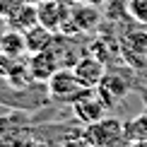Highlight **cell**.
I'll return each instance as SVG.
<instances>
[{"mask_svg":"<svg viewBox=\"0 0 147 147\" xmlns=\"http://www.w3.org/2000/svg\"><path fill=\"white\" fill-rule=\"evenodd\" d=\"M34 133L29 118L20 111L0 116V147H32Z\"/></svg>","mask_w":147,"mask_h":147,"instance_id":"1","label":"cell"},{"mask_svg":"<svg viewBox=\"0 0 147 147\" xmlns=\"http://www.w3.org/2000/svg\"><path fill=\"white\" fill-rule=\"evenodd\" d=\"M84 138L92 147H128L125 125L116 118H101L99 123H92L84 130Z\"/></svg>","mask_w":147,"mask_h":147,"instance_id":"2","label":"cell"},{"mask_svg":"<svg viewBox=\"0 0 147 147\" xmlns=\"http://www.w3.org/2000/svg\"><path fill=\"white\" fill-rule=\"evenodd\" d=\"M72 109V116H75V121L84 125H92V123H99L101 118H106V101L101 99V94L96 92V87H84L80 92V96L75 101L70 104Z\"/></svg>","mask_w":147,"mask_h":147,"instance_id":"3","label":"cell"},{"mask_svg":"<svg viewBox=\"0 0 147 147\" xmlns=\"http://www.w3.org/2000/svg\"><path fill=\"white\" fill-rule=\"evenodd\" d=\"M82 89H84V84L80 82L75 70H70V68L56 70L51 75V80L46 82V92L51 96V101H56V104H72Z\"/></svg>","mask_w":147,"mask_h":147,"instance_id":"4","label":"cell"},{"mask_svg":"<svg viewBox=\"0 0 147 147\" xmlns=\"http://www.w3.org/2000/svg\"><path fill=\"white\" fill-rule=\"evenodd\" d=\"M27 68H29V77H32L34 82H48L53 72L63 68V60H60V56L53 51L51 46H48L46 51L29 56Z\"/></svg>","mask_w":147,"mask_h":147,"instance_id":"5","label":"cell"},{"mask_svg":"<svg viewBox=\"0 0 147 147\" xmlns=\"http://www.w3.org/2000/svg\"><path fill=\"white\" fill-rule=\"evenodd\" d=\"M39 12V24L46 29H51L53 34H58L63 29L65 20L70 17V5L60 3V0H44L41 5H36Z\"/></svg>","mask_w":147,"mask_h":147,"instance_id":"6","label":"cell"},{"mask_svg":"<svg viewBox=\"0 0 147 147\" xmlns=\"http://www.w3.org/2000/svg\"><path fill=\"white\" fill-rule=\"evenodd\" d=\"M96 92L101 94V99L106 101V106L111 109L116 104H121L128 96V92H130V82L118 75V72H106V75L101 77V82L96 84Z\"/></svg>","mask_w":147,"mask_h":147,"instance_id":"7","label":"cell"},{"mask_svg":"<svg viewBox=\"0 0 147 147\" xmlns=\"http://www.w3.org/2000/svg\"><path fill=\"white\" fill-rule=\"evenodd\" d=\"M75 75L80 77V82L84 87H96L101 82V77L106 75V65H104L101 58L96 56H84V58H77V63L72 65Z\"/></svg>","mask_w":147,"mask_h":147,"instance_id":"8","label":"cell"},{"mask_svg":"<svg viewBox=\"0 0 147 147\" xmlns=\"http://www.w3.org/2000/svg\"><path fill=\"white\" fill-rule=\"evenodd\" d=\"M53 39H56V34H53L51 29L41 27V24H34L32 29H27V32H24V44H27V53H29V56H34V53L46 51V48L53 44Z\"/></svg>","mask_w":147,"mask_h":147,"instance_id":"9","label":"cell"},{"mask_svg":"<svg viewBox=\"0 0 147 147\" xmlns=\"http://www.w3.org/2000/svg\"><path fill=\"white\" fill-rule=\"evenodd\" d=\"M0 53L5 58H17L27 53V44H24V32H7L0 39Z\"/></svg>","mask_w":147,"mask_h":147,"instance_id":"10","label":"cell"},{"mask_svg":"<svg viewBox=\"0 0 147 147\" xmlns=\"http://www.w3.org/2000/svg\"><path fill=\"white\" fill-rule=\"evenodd\" d=\"M10 20H12V24L17 27V32H27V29H32L34 24H39V12H36V5L24 3L22 7L10 17Z\"/></svg>","mask_w":147,"mask_h":147,"instance_id":"11","label":"cell"},{"mask_svg":"<svg viewBox=\"0 0 147 147\" xmlns=\"http://www.w3.org/2000/svg\"><path fill=\"white\" fill-rule=\"evenodd\" d=\"M123 125H125V135L130 142H147V111L130 118Z\"/></svg>","mask_w":147,"mask_h":147,"instance_id":"12","label":"cell"},{"mask_svg":"<svg viewBox=\"0 0 147 147\" xmlns=\"http://www.w3.org/2000/svg\"><path fill=\"white\" fill-rule=\"evenodd\" d=\"M125 7H128L130 17H133V20H135L138 24L147 27V0H128Z\"/></svg>","mask_w":147,"mask_h":147,"instance_id":"13","label":"cell"},{"mask_svg":"<svg viewBox=\"0 0 147 147\" xmlns=\"http://www.w3.org/2000/svg\"><path fill=\"white\" fill-rule=\"evenodd\" d=\"M80 3H89V5H96V7H99V5L109 3V0H80Z\"/></svg>","mask_w":147,"mask_h":147,"instance_id":"14","label":"cell"},{"mask_svg":"<svg viewBox=\"0 0 147 147\" xmlns=\"http://www.w3.org/2000/svg\"><path fill=\"white\" fill-rule=\"evenodd\" d=\"M60 3H65V5H70V7H72V5H77L80 0H60Z\"/></svg>","mask_w":147,"mask_h":147,"instance_id":"15","label":"cell"},{"mask_svg":"<svg viewBox=\"0 0 147 147\" xmlns=\"http://www.w3.org/2000/svg\"><path fill=\"white\" fill-rule=\"evenodd\" d=\"M24 3H29V5H41L44 0H24Z\"/></svg>","mask_w":147,"mask_h":147,"instance_id":"16","label":"cell"},{"mask_svg":"<svg viewBox=\"0 0 147 147\" xmlns=\"http://www.w3.org/2000/svg\"><path fill=\"white\" fill-rule=\"evenodd\" d=\"M133 147H147V142H133Z\"/></svg>","mask_w":147,"mask_h":147,"instance_id":"17","label":"cell"}]
</instances>
